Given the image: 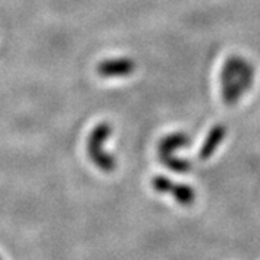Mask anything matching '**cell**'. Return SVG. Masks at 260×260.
Wrapping results in <instances>:
<instances>
[{
    "mask_svg": "<svg viewBox=\"0 0 260 260\" xmlns=\"http://www.w3.org/2000/svg\"><path fill=\"white\" fill-rule=\"evenodd\" d=\"M109 135H110V127L107 124L100 126L94 130L90 143H88V153H90L91 160L100 169L107 171V172H110L116 168V162H114L112 155H109L103 150V142H106Z\"/></svg>",
    "mask_w": 260,
    "mask_h": 260,
    "instance_id": "obj_2",
    "label": "cell"
},
{
    "mask_svg": "<svg viewBox=\"0 0 260 260\" xmlns=\"http://www.w3.org/2000/svg\"><path fill=\"white\" fill-rule=\"evenodd\" d=\"M224 136H225V127L223 124H217L214 126L211 132L208 133L207 139H205L204 145L201 148L200 152V158L201 159H208L213 156V153L215 152V149L218 148L223 142Z\"/></svg>",
    "mask_w": 260,
    "mask_h": 260,
    "instance_id": "obj_3",
    "label": "cell"
},
{
    "mask_svg": "<svg viewBox=\"0 0 260 260\" xmlns=\"http://www.w3.org/2000/svg\"><path fill=\"white\" fill-rule=\"evenodd\" d=\"M253 81V68L240 56H232L224 64L221 73L223 84V99L229 106L237 102L243 93L251 87Z\"/></svg>",
    "mask_w": 260,
    "mask_h": 260,
    "instance_id": "obj_1",
    "label": "cell"
},
{
    "mask_svg": "<svg viewBox=\"0 0 260 260\" xmlns=\"http://www.w3.org/2000/svg\"><path fill=\"white\" fill-rule=\"evenodd\" d=\"M135 64L130 59H117V61H109L103 62L99 67L100 74L106 77H120V75H127L133 73Z\"/></svg>",
    "mask_w": 260,
    "mask_h": 260,
    "instance_id": "obj_4",
    "label": "cell"
},
{
    "mask_svg": "<svg viewBox=\"0 0 260 260\" xmlns=\"http://www.w3.org/2000/svg\"><path fill=\"white\" fill-rule=\"evenodd\" d=\"M152 185L155 188V191H158L160 194H169V191H171V188L174 185V182L167 177H156L153 178Z\"/></svg>",
    "mask_w": 260,
    "mask_h": 260,
    "instance_id": "obj_8",
    "label": "cell"
},
{
    "mask_svg": "<svg viewBox=\"0 0 260 260\" xmlns=\"http://www.w3.org/2000/svg\"><path fill=\"white\" fill-rule=\"evenodd\" d=\"M159 158H160V162L165 167L169 168L171 171L179 172V174H185V172H188L191 169V164L186 159L177 158L174 155H165V156H159Z\"/></svg>",
    "mask_w": 260,
    "mask_h": 260,
    "instance_id": "obj_7",
    "label": "cell"
},
{
    "mask_svg": "<svg viewBox=\"0 0 260 260\" xmlns=\"http://www.w3.org/2000/svg\"><path fill=\"white\" fill-rule=\"evenodd\" d=\"M189 143V140L185 135L182 133H174L169 135L165 139L160 140L159 143V156H165V155H172L177 149L186 146Z\"/></svg>",
    "mask_w": 260,
    "mask_h": 260,
    "instance_id": "obj_5",
    "label": "cell"
},
{
    "mask_svg": "<svg viewBox=\"0 0 260 260\" xmlns=\"http://www.w3.org/2000/svg\"><path fill=\"white\" fill-rule=\"evenodd\" d=\"M169 194H172L175 201L181 205H191L195 200L194 189L186 184H175L174 182Z\"/></svg>",
    "mask_w": 260,
    "mask_h": 260,
    "instance_id": "obj_6",
    "label": "cell"
},
{
    "mask_svg": "<svg viewBox=\"0 0 260 260\" xmlns=\"http://www.w3.org/2000/svg\"><path fill=\"white\" fill-rule=\"evenodd\" d=\"M0 260H3V259H2V257H0Z\"/></svg>",
    "mask_w": 260,
    "mask_h": 260,
    "instance_id": "obj_9",
    "label": "cell"
}]
</instances>
